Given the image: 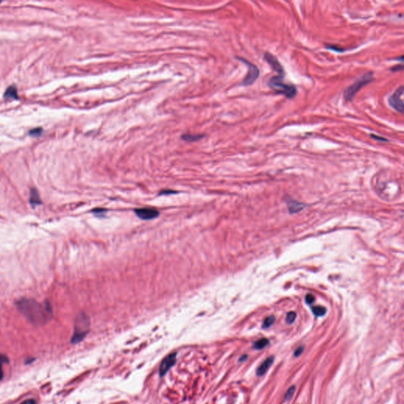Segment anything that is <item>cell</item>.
<instances>
[{"mask_svg": "<svg viewBox=\"0 0 404 404\" xmlns=\"http://www.w3.org/2000/svg\"><path fill=\"white\" fill-rule=\"evenodd\" d=\"M312 311H313V313L315 315V316H322L325 314L326 312H327V310H326L325 307L318 306L313 307V308H312Z\"/></svg>", "mask_w": 404, "mask_h": 404, "instance_id": "obj_17", "label": "cell"}, {"mask_svg": "<svg viewBox=\"0 0 404 404\" xmlns=\"http://www.w3.org/2000/svg\"><path fill=\"white\" fill-rule=\"evenodd\" d=\"M10 363V359L6 354H0V381L3 380L4 376L3 373V365L4 364Z\"/></svg>", "mask_w": 404, "mask_h": 404, "instance_id": "obj_12", "label": "cell"}, {"mask_svg": "<svg viewBox=\"0 0 404 404\" xmlns=\"http://www.w3.org/2000/svg\"><path fill=\"white\" fill-rule=\"evenodd\" d=\"M373 73L372 72H369V73H365L362 76V77L359 79V80L356 81L354 83L352 84L350 86H349L347 89L344 91V94L343 96L345 98V99L348 102H350V101L353 99V98L355 96V95L357 94L358 92L364 87L365 85H368L369 83L372 82L373 80Z\"/></svg>", "mask_w": 404, "mask_h": 404, "instance_id": "obj_4", "label": "cell"}, {"mask_svg": "<svg viewBox=\"0 0 404 404\" xmlns=\"http://www.w3.org/2000/svg\"><path fill=\"white\" fill-rule=\"evenodd\" d=\"M264 59L267 61V62L268 63V65L272 67V70L278 73V76H280V77H284V75H285L284 69V67H283V66L281 65L280 62H279V61L276 59V57H275V56H273L272 54H271L270 52H268V51H266V52L264 53Z\"/></svg>", "mask_w": 404, "mask_h": 404, "instance_id": "obj_8", "label": "cell"}, {"mask_svg": "<svg viewBox=\"0 0 404 404\" xmlns=\"http://www.w3.org/2000/svg\"><path fill=\"white\" fill-rule=\"evenodd\" d=\"M402 68H403V66H402V64H400V66H396L392 67L391 70V71H397V70H402Z\"/></svg>", "mask_w": 404, "mask_h": 404, "instance_id": "obj_26", "label": "cell"}, {"mask_svg": "<svg viewBox=\"0 0 404 404\" xmlns=\"http://www.w3.org/2000/svg\"><path fill=\"white\" fill-rule=\"evenodd\" d=\"M30 204L32 205L33 206L35 205H38L41 204V200H40V197L39 193L38 191L36 190V189H32L30 190Z\"/></svg>", "mask_w": 404, "mask_h": 404, "instance_id": "obj_11", "label": "cell"}, {"mask_svg": "<svg viewBox=\"0 0 404 404\" xmlns=\"http://www.w3.org/2000/svg\"><path fill=\"white\" fill-rule=\"evenodd\" d=\"M275 321V318L274 316H268V317L265 318L264 322H263L262 327H264V328H268V327H271V326L274 324Z\"/></svg>", "mask_w": 404, "mask_h": 404, "instance_id": "obj_18", "label": "cell"}, {"mask_svg": "<svg viewBox=\"0 0 404 404\" xmlns=\"http://www.w3.org/2000/svg\"><path fill=\"white\" fill-rule=\"evenodd\" d=\"M269 344V340L266 338H263V339H259V340L256 341V342L253 343V348L256 349V350H262L264 349V347H267L268 345Z\"/></svg>", "mask_w": 404, "mask_h": 404, "instance_id": "obj_14", "label": "cell"}, {"mask_svg": "<svg viewBox=\"0 0 404 404\" xmlns=\"http://www.w3.org/2000/svg\"><path fill=\"white\" fill-rule=\"evenodd\" d=\"M295 318H296V313L295 312H290V313H287L286 321H287V324H292L295 321Z\"/></svg>", "mask_w": 404, "mask_h": 404, "instance_id": "obj_20", "label": "cell"}, {"mask_svg": "<svg viewBox=\"0 0 404 404\" xmlns=\"http://www.w3.org/2000/svg\"><path fill=\"white\" fill-rule=\"evenodd\" d=\"M176 359H177V354L176 353L170 354L169 355L163 359L161 364H160V370H159L160 376H164L169 371L170 369L175 364Z\"/></svg>", "mask_w": 404, "mask_h": 404, "instance_id": "obj_9", "label": "cell"}, {"mask_svg": "<svg viewBox=\"0 0 404 404\" xmlns=\"http://www.w3.org/2000/svg\"><path fill=\"white\" fill-rule=\"evenodd\" d=\"M403 90V86H400L388 98V104H389L390 106L394 108L398 112L402 113V114L404 111L403 99H402Z\"/></svg>", "mask_w": 404, "mask_h": 404, "instance_id": "obj_6", "label": "cell"}, {"mask_svg": "<svg viewBox=\"0 0 404 404\" xmlns=\"http://www.w3.org/2000/svg\"><path fill=\"white\" fill-rule=\"evenodd\" d=\"M303 350H304V347H299L298 348H297V350L295 351V353H294V356H295V357H299L301 354H302Z\"/></svg>", "mask_w": 404, "mask_h": 404, "instance_id": "obj_23", "label": "cell"}, {"mask_svg": "<svg viewBox=\"0 0 404 404\" xmlns=\"http://www.w3.org/2000/svg\"><path fill=\"white\" fill-rule=\"evenodd\" d=\"M4 97L5 98H11V99H18V91L14 86H10L6 90L4 93Z\"/></svg>", "mask_w": 404, "mask_h": 404, "instance_id": "obj_13", "label": "cell"}, {"mask_svg": "<svg viewBox=\"0 0 404 404\" xmlns=\"http://www.w3.org/2000/svg\"><path fill=\"white\" fill-rule=\"evenodd\" d=\"M238 59H239L240 61L244 62L246 66H248V73L246 75V77L245 78L243 79L242 82V85L243 86H249V85H252V84L256 82L257 79L258 78L260 74V70L258 69V67L256 65H254L252 62H249L246 59H242V58H238Z\"/></svg>", "mask_w": 404, "mask_h": 404, "instance_id": "obj_5", "label": "cell"}, {"mask_svg": "<svg viewBox=\"0 0 404 404\" xmlns=\"http://www.w3.org/2000/svg\"><path fill=\"white\" fill-rule=\"evenodd\" d=\"M247 358H248L247 355H242L241 358H240L239 362H244V361H246V359H247Z\"/></svg>", "mask_w": 404, "mask_h": 404, "instance_id": "obj_27", "label": "cell"}, {"mask_svg": "<svg viewBox=\"0 0 404 404\" xmlns=\"http://www.w3.org/2000/svg\"><path fill=\"white\" fill-rule=\"evenodd\" d=\"M43 132V130L41 128H35V129L29 131V135L31 136H34V137H38V136L40 135Z\"/></svg>", "mask_w": 404, "mask_h": 404, "instance_id": "obj_21", "label": "cell"}, {"mask_svg": "<svg viewBox=\"0 0 404 404\" xmlns=\"http://www.w3.org/2000/svg\"><path fill=\"white\" fill-rule=\"evenodd\" d=\"M284 77L275 76L269 79L268 86L278 94H282L289 99H292L297 94V88L292 84L286 83Z\"/></svg>", "mask_w": 404, "mask_h": 404, "instance_id": "obj_3", "label": "cell"}, {"mask_svg": "<svg viewBox=\"0 0 404 404\" xmlns=\"http://www.w3.org/2000/svg\"><path fill=\"white\" fill-rule=\"evenodd\" d=\"M90 320L85 313H81L76 317L74 323V329L70 343L77 344L82 342L89 332Z\"/></svg>", "mask_w": 404, "mask_h": 404, "instance_id": "obj_2", "label": "cell"}, {"mask_svg": "<svg viewBox=\"0 0 404 404\" xmlns=\"http://www.w3.org/2000/svg\"><path fill=\"white\" fill-rule=\"evenodd\" d=\"M273 362H274L273 356H270V357H268V359H266L265 360L262 362V364L258 367V369H257V375L259 376H263V375L267 372V370L270 368V366L272 365Z\"/></svg>", "mask_w": 404, "mask_h": 404, "instance_id": "obj_10", "label": "cell"}, {"mask_svg": "<svg viewBox=\"0 0 404 404\" xmlns=\"http://www.w3.org/2000/svg\"><path fill=\"white\" fill-rule=\"evenodd\" d=\"M370 136H371V137H373V138H374V139H375V140H377V141H388V140H387V139H386V138H384V137H378V136H376V135H374V134H371V135H370Z\"/></svg>", "mask_w": 404, "mask_h": 404, "instance_id": "obj_25", "label": "cell"}, {"mask_svg": "<svg viewBox=\"0 0 404 404\" xmlns=\"http://www.w3.org/2000/svg\"><path fill=\"white\" fill-rule=\"evenodd\" d=\"M204 137V135H192V134H186L182 136V139L185 141H189V142H193V141H197L200 140L202 137Z\"/></svg>", "mask_w": 404, "mask_h": 404, "instance_id": "obj_16", "label": "cell"}, {"mask_svg": "<svg viewBox=\"0 0 404 404\" xmlns=\"http://www.w3.org/2000/svg\"><path fill=\"white\" fill-rule=\"evenodd\" d=\"M288 208L290 212H298L304 208V205L295 201H290L288 203Z\"/></svg>", "mask_w": 404, "mask_h": 404, "instance_id": "obj_15", "label": "cell"}, {"mask_svg": "<svg viewBox=\"0 0 404 404\" xmlns=\"http://www.w3.org/2000/svg\"><path fill=\"white\" fill-rule=\"evenodd\" d=\"M21 404H36V401L33 399H29L23 401Z\"/></svg>", "mask_w": 404, "mask_h": 404, "instance_id": "obj_24", "label": "cell"}, {"mask_svg": "<svg viewBox=\"0 0 404 404\" xmlns=\"http://www.w3.org/2000/svg\"><path fill=\"white\" fill-rule=\"evenodd\" d=\"M314 301H315V298L313 295L309 294V295H307L306 296V303L307 304H309V305H311L312 303L314 302Z\"/></svg>", "mask_w": 404, "mask_h": 404, "instance_id": "obj_22", "label": "cell"}, {"mask_svg": "<svg viewBox=\"0 0 404 404\" xmlns=\"http://www.w3.org/2000/svg\"><path fill=\"white\" fill-rule=\"evenodd\" d=\"M295 391V386H292L290 388H288L287 391H286L285 395H284V400L285 401H288L291 399V397L293 396L294 393Z\"/></svg>", "mask_w": 404, "mask_h": 404, "instance_id": "obj_19", "label": "cell"}, {"mask_svg": "<svg viewBox=\"0 0 404 404\" xmlns=\"http://www.w3.org/2000/svg\"><path fill=\"white\" fill-rule=\"evenodd\" d=\"M136 215L141 220H152L159 216L160 212L157 209L150 207H145V208H139V209H134Z\"/></svg>", "mask_w": 404, "mask_h": 404, "instance_id": "obj_7", "label": "cell"}, {"mask_svg": "<svg viewBox=\"0 0 404 404\" xmlns=\"http://www.w3.org/2000/svg\"><path fill=\"white\" fill-rule=\"evenodd\" d=\"M16 306L20 313L33 325H44L52 317V306L48 301L39 303L34 299L22 298L18 300Z\"/></svg>", "mask_w": 404, "mask_h": 404, "instance_id": "obj_1", "label": "cell"}]
</instances>
